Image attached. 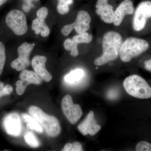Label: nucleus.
Segmentation results:
<instances>
[{"instance_id":"f257e3e1","label":"nucleus","mask_w":151,"mask_h":151,"mask_svg":"<svg viewBox=\"0 0 151 151\" xmlns=\"http://www.w3.org/2000/svg\"><path fill=\"white\" fill-rule=\"evenodd\" d=\"M123 42V37L119 32L110 31L105 33L102 40L103 53L94 60V64L100 66L116 60L119 56Z\"/></svg>"},{"instance_id":"f03ea898","label":"nucleus","mask_w":151,"mask_h":151,"mask_svg":"<svg viewBox=\"0 0 151 151\" xmlns=\"http://www.w3.org/2000/svg\"><path fill=\"white\" fill-rule=\"evenodd\" d=\"M150 48L147 41L136 37L128 38L123 41L119 57L123 62L128 63L145 52Z\"/></svg>"},{"instance_id":"7ed1b4c3","label":"nucleus","mask_w":151,"mask_h":151,"mask_svg":"<svg viewBox=\"0 0 151 151\" xmlns=\"http://www.w3.org/2000/svg\"><path fill=\"white\" fill-rule=\"evenodd\" d=\"M29 112L49 136L54 137L59 134L61 127L59 121L55 116L47 115L40 108L35 106L30 107Z\"/></svg>"},{"instance_id":"20e7f679","label":"nucleus","mask_w":151,"mask_h":151,"mask_svg":"<svg viewBox=\"0 0 151 151\" xmlns=\"http://www.w3.org/2000/svg\"><path fill=\"white\" fill-rule=\"evenodd\" d=\"M124 87L128 94L141 99L151 97V87L147 81L138 75H132L127 77L123 83Z\"/></svg>"},{"instance_id":"39448f33","label":"nucleus","mask_w":151,"mask_h":151,"mask_svg":"<svg viewBox=\"0 0 151 151\" xmlns=\"http://www.w3.org/2000/svg\"><path fill=\"white\" fill-rule=\"evenodd\" d=\"M7 26L15 35H24L28 31L27 19L24 14L18 9L12 10L6 17Z\"/></svg>"},{"instance_id":"423d86ee","label":"nucleus","mask_w":151,"mask_h":151,"mask_svg":"<svg viewBox=\"0 0 151 151\" xmlns=\"http://www.w3.org/2000/svg\"><path fill=\"white\" fill-rule=\"evenodd\" d=\"M91 17L86 11H79L77 14L75 22L72 24L65 25L61 29L62 35L67 36L73 29L78 34L86 32L90 29Z\"/></svg>"},{"instance_id":"0eeeda50","label":"nucleus","mask_w":151,"mask_h":151,"mask_svg":"<svg viewBox=\"0 0 151 151\" xmlns=\"http://www.w3.org/2000/svg\"><path fill=\"white\" fill-rule=\"evenodd\" d=\"M151 18V1L142 2L135 9L132 26L134 30L140 32L145 27L147 22Z\"/></svg>"},{"instance_id":"6e6552de","label":"nucleus","mask_w":151,"mask_h":151,"mask_svg":"<svg viewBox=\"0 0 151 151\" xmlns=\"http://www.w3.org/2000/svg\"><path fill=\"white\" fill-rule=\"evenodd\" d=\"M33 43L24 42L19 46L17 49L18 57L14 60L11 64L12 68L18 71L26 69L30 64L29 57L34 48Z\"/></svg>"},{"instance_id":"1a4fd4ad","label":"nucleus","mask_w":151,"mask_h":151,"mask_svg":"<svg viewBox=\"0 0 151 151\" xmlns=\"http://www.w3.org/2000/svg\"><path fill=\"white\" fill-rule=\"evenodd\" d=\"M61 108L66 119L72 125L76 124L82 116L81 106L73 103V99L70 95L67 94L63 98Z\"/></svg>"},{"instance_id":"9d476101","label":"nucleus","mask_w":151,"mask_h":151,"mask_svg":"<svg viewBox=\"0 0 151 151\" xmlns=\"http://www.w3.org/2000/svg\"><path fill=\"white\" fill-rule=\"evenodd\" d=\"M78 129L84 136H94L101 130V126L97 124L93 111H90L84 121L78 125Z\"/></svg>"},{"instance_id":"9b49d317","label":"nucleus","mask_w":151,"mask_h":151,"mask_svg":"<svg viewBox=\"0 0 151 151\" xmlns=\"http://www.w3.org/2000/svg\"><path fill=\"white\" fill-rule=\"evenodd\" d=\"M135 8L132 0H124L114 11L113 24L116 27L119 26L127 15L134 14Z\"/></svg>"},{"instance_id":"f8f14e48","label":"nucleus","mask_w":151,"mask_h":151,"mask_svg":"<svg viewBox=\"0 0 151 151\" xmlns=\"http://www.w3.org/2000/svg\"><path fill=\"white\" fill-rule=\"evenodd\" d=\"M3 126L6 132L14 137L19 136L21 133L22 124L17 113H12L7 115L3 120Z\"/></svg>"},{"instance_id":"ddd939ff","label":"nucleus","mask_w":151,"mask_h":151,"mask_svg":"<svg viewBox=\"0 0 151 151\" xmlns=\"http://www.w3.org/2000/svg\"><path fill=\"white\" fill-rule=\"evenodd\" d=\"M96 13L100 19L106 24L113 23L114 11L108 0H97L95 5Z\"/></svg>"},{"instance_id":"4468645a","label":"nucleus","mask_w":151,"mask_h":151,"mask_svg":"<svg viewBox=\"0 0 151 151\" xmlns=\"http://www.w3.org/2000/svg\"><path fill=\"white\" fill-rule=\"evenodd\" d=\"M47 60L45 56L36 55L32 58L31 64L36 74L43 81L48 82L51 81L52 77L45 67Z\"/></svg>"},{"instance_id":"2eb2a0df","label":"nucleus","mask_w":151,"mask_h":151,"mask_svg":"<svg viewBox=\"0 0 151 151\" xmlns=\"http://www.w3.org/2000/svg\"><path fill=\"white\" fill-rule=\"evenodd\" d=\"M19 78L22 81V85L25 88L29 84L39 85L42 82L41 78L35 71L34 72L27 69L21 71L19 74Z\"/></svg>"},{"instance_id":"dca6fc26","label":"nucleus","mask_w":151,"mask_h":151,"mask_svg":"<svg viewBox=\"0 0 151 151\" xmlns=\"http://www.w3.org/2000/svg\"><path fill=\"white\" fill-rule=\"evenodd\" d=\"M32 29L36 34H40L43 37H47L50 34V29L45 20L39 18H36L32 21Z\"/></svg>"},{"instance_id":"f3484780","label":"nucleus","mask_w":151,"mask_h":151,"mask_svg":"<svg viewBox=\"0 0 151 151\" xmlns=\"http://www.w3.org/2000/svg\"><path fill=\"white\" fill-rule=\"evenodd\" d=\"M21 117L22 120L26 124L28 128L32 130H35L39 133H42L43 129L32 116H30L26 113H22Z\"/></svg>"},{"instance_id":"a211bd4d","label":"nucleus","mask_w":151,"mask_h":151,"mask_svg":"<svg viewBox=\"0 0 151 151\" xmlns=\"http://www.w3.org/2000/svg\"><path fill=\"white\" fill-rule=\"evenodd\" d=\"M84 70L80 68H77L65 75L64 80L69 84H75L80 81L84 77Z\"/></svg>"},{"instance_id":"6ab92c4d","label":"nucleus","mask_w":151,"mask_h":151,"mask_svg":"<svg viewBox=\"0 0 151 151\" xmlns=\"http://www.w3.org/2000/svg\"><path fill=\"white\" fill-rule=\"evenodd\" d=\"M78 44L73 41L72 39L67 38L63 42V46L65 50L70 51V55L73 57L78 56L79 54Z\"/></svg>"},{"instance_id":"aec40b11","label":"nucleus","mask_w":151,"mask_h":151,"mask_svg":"<svg viewBox=\"0 0 151 151\" xmlns=\"http://www.w3.org/2000/svg\"><path fill=\"white\" fill-rule=\"evenodd\" d=\"M73 3V0H58L57 6L58 12L61 15L68 13L70 11V6Z\"/></svg>"},{"instance_id":"412c9836","label":"nucleus","mask_w":151,"mask_h":151,"mask_svg":"<svg viewBox=\"0 0 151 151\" xmlns=\"http://www.w3.org/2000/svg\"><path fill=\"white\" fill-rule=\"evenodd\" d=\"M93 39V35L87 32H84L75 35L72 40L76 43H89Z\"/></svg>"},{"instance_id":"4be33fe9","label":"nucleus","mask_w":151,"mask_h":151,"mask_svg":"<svg viewBox=\"0 0 151 151\" xmlns=\"http://www.w3.org/2000/svg\"><path fill=\"white\" fill-rule=\"evenodd\" d=\"M24 138L27 144L32 147H37L40 145L39 141L32 132L27 133L24 135Z\"/></svg>"},{"instance_id":"5701e85b","label":"nucleus","mask_w":151,"mask_h":151,"mask_svg":"<svg viewBox=\"0 0 151 151\" xmlns=\"http://www.w3.org/2000/svg\"><path fill=\"white\" fill-rule=\"evenodd\" d=\"M6 60L5 46L3 42H0V76L1 75L4 70Z\"/></svg>"},{"instance_id":"b1692460","label":"nucleus","mask_w":151,"mask_h":151,"mask_svg":"<svg viewBox=\"0 0 151 151\" xmlns=\"http://www.w3.org/2000/svg\"><path fill=\"white\" fill-rule=\"evenodd\" d=\"M13 88L9 84L4 86V83L0 82V98L4 96L9 95L12 92Z\"/></svg>"},{"instance_id":"393cba45","label":"nucleus","mask_w":151,"mask_h":151,"mask_svg":"<svg viewBox=\"0 0 151 151\" xmlns=\"http://www.w3.org/2000/svg\"><path fill=\"white\" fill-rule=\"evenodd\" d=\"M136 150L137 151H151V144L145 141L139 142L136 146Z\"/></svg>"},{"instance_id":"a878e982","label":"nucleus","mask_w":151,"mask_h":151,"mask_svg":"<svg viewBox=\"0 0 151 151\" xmlns=\"http://www.w3.org/2000/svg\"><path fill=\"white\" fill-rule=\"evenodd\" d=\"M36 14L37 18L45 20L48 16V9L46 7H42L38 10Z\"/></svg>"},{"instance_id":"bb28decb","label":"nucleus","mask_w":151,"mask_h":151,"mask_svg":"<svg viewBox=\"0 0 151 151\" xmlns=\"http://www.w3.org/2000/svg\"><path fill=\"white\" fill-rule=\"evenodd\" d=\"M22 81L21 80H19L17 81L16 83V90L17 94L19 95H22L24 93L25 91L26 88L22 85Z\"/></svg>"},{"instance_id":"cd10ccee","label":"nucleus","mask_w":151,"mask_h":151,"mask_svg":"<svg viewBox=\"0 0 151 151\" xmlns=\"http://www.w3.org/2000/svg\"><path fill=\"white\" fill-rule=\"evenodd\" d=\"M83 151L81 144L78 142H75L72 144V148L71 151Z\"/></svg>"},{"instance_id":"c85d7f7f","label":"nucleus","mask_w":151,"mask_h":151,"mask_svg":"<svg viewBox=\"0 0 151 151\" xmlns=\"http://www.w3.org/2000/svg\"><path fill=\"white\" fill-rule=\"evenodd\" d=\"M26 5L24 6V9L26 10H29L30 8L33 6L32 2L37 1L39 0H23Z\"/></svg>"},{"instance_id":"c756f323","label":"nucleus","mask_w":151,"mask_h":151,"mask_svg":"<svg viewBox=\"0 0 151 151\" xmlns=\"http://www.w3.org/2000/svg\"><path fill=\"white\" fill-rule=\"evenodd\" d=\"M145 66L146 70L151 72V58L145 61Z\"/></svg>"},{"instance_id":"7c9ffc66","label":"nucleus","mask_w":151,"mask_h":151,"mask_svg":"<svg viewBox=\"0 0 151 151\" xmlns=\"http://www.w3.org/2000/svg\"><path fill=\"white\" fill-rule=\"evenodd\" d=\"M117 93L114 90H111L108 92V97L110 99H115L117 97Z\"/></svg>"},{"instance_id":"2f4dec72","label":"nucleus","mask_w":151,"mask_h":151,"mask_svg":"<svg viewBox=\"0 0 151 151\" xmlns=\"http://www.w3.org/2000/svg\"><path fill=\"white\" fill-rule=\"evenodd\" d=\"M72 144L70 143H67L64 146V148L62 151H71L72 148Z\"/></svg>"},{"instance_id":"473e14b6","label":"nucleus","mask_w":151,"mask_h":151,"mask_svg":"<svg viewBox=\"0 0 151 151\" xmlns=\"http://www.w3.org/2000/svg\"><path fill=\"white\" fill-rule=\"evenodd\" d=\"M7 0H0V6L3 5L7 1Z\"/></svg>"}]
</instances>
